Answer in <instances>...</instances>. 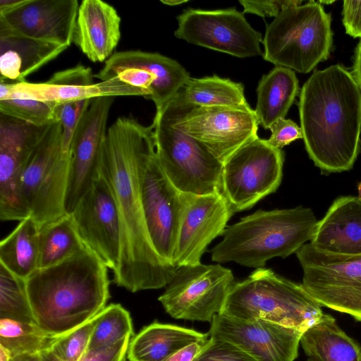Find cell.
Listing matches in <instances>:
<instances>
[{
    "instance_id": "6da1fadb",
    "label": "cell",
    "mask_w": 361,
    "mask_h": 361,
    "mask_svg": "<svg viewBox=\"0 0 361 361\" xmlns=\"http://www.w3.org/2000/svg\"><path fill=\"white\" fill-rule=\"evenodd\" d=\"M154 146L152 124L118 117L107 129L98 167L111 190L120 223L121 251L114 282L131 293L166 287L178 267L156 252L145 220L141 169Z\"/></svg>"
},
{
    "instance_id": "7a4b0ae2",
    "label": "cell",
    "mask_w": 361,
    "mask_h": 361,
    "mask_svg": "<svg viewBox=\"0 0 361 361\" xmlns=\"http://www.w3.org/2000/svg\"><path fill=\"white\" fill-rule=\"evenodd\" d=\"M298 102L302 139L321 173L348 171L361 151V90L340 64L314 70Z\"/></svg>"
},
{
    "instance_id": "3957f363",
    "label": "cell",
    "mask_w": 361,
    "mask_h": 361,
    "mask_svg": "<svg viewBox=\"0 0 361 361\" xmlns=\"http://www.w3.org/2000/svg\"><path fill=\"white\" fill-rule=\"evenodd\" d=\"M25 283L35 322L54 336L95 317L110 298L109 269L85 246L56 264L37 269Z\"/></svg>"
},
{
    "instance_id": "277c9868",
    "label": "cell",
    "mask_w": 361,
    "mask_h": 361,
    "mask_svg": "<svg viewBox=\"0 0 361 361\" xmlns=\"http://www.w3.org/2000/svg\"><path fill=\"white\" fill-rule=\"evenodd\" d=\"M318 220L310 208L258 210L226 228L211 259L263 268L274 257L295 253L313 238Z\"/></svg>"
},
{
    "instance_id": "5b68a950",
    "label": "cell",
    "mask_w": 361,
    "mask_h": 361,
    "mask_svg": "<svg viewBox=\"0 0 361 361\" xmlns=\"http://www.w3.org/2000/svg\"><path fill=\"white\" fill-rule=\"evenodd\" d=\"M322 307L302 283L263 267L234 282L220 314L263 319L304 332L323 317Z\"/></svg>"
},
{
    "instance_id": "8992f818",
    "label": "cell",
    "mask_w": 361,
    "mask_h": 361,
    "mask_svg": "<svg viewBox=\"0 0 361 361\" xmlns=\"http://www.w3.org/2000/svg\"><path fill=\"white\" fill-rule=\"evenodd\" d=\"M262 44L265 61L308 73L330 56L331 13L314 1L288 7L266 25Z\"/></svg>"
},
{
    "instance_id": "52a82bcc",
    "label": "cell",
    "mask_w": 361,
    "mask_h": 361,
    "mask_svg": "<svg viewBox=\"0 0 361 361\" xmlns=\"http://www.w3.org/2000/svg\"><path fill=\"white\" fill-rule=\"evenodd\" d=\"M152 124L159 161L180 192H221L224 163L202 143L176 126L173 99L156 111Z\"/></svg>"
},
{
    "instance_id": "ba28073f",
    "label": "cell",
    "mask_w": 361,
    "mask_h": 361,
    "mask_svg": "<svg viewBox=\"0 0 361 361\" xmlns=\"http://www.w3.org/2000/svg\"><path fill=\"white\" fill-rule=\"evenodd\" d=\"M175 125L202 143L223 163L258 137L259 121L249 104L200 107L187 103L180 92L173 99Z\"/></svg>"
},
{
    "instance_id": "9c48e42d",
    "label": "cell",
    "mask_w": 361,
    "mask_h": 361,
    "mask_svg": "<svg viewBox=\"0 0 361 361\" xmlns=\"http://www.w3.org/2000/svg\"><path fill=\"white\" fill-rule=\"evenodd\" d=\"M302 284L322 307L361 322V255L325 253L306 243L296 252Z\"/></svg>"
},
{
    "instance_id": "30bf717a",
    "label": "cell",
    "mask_w": 361,
    "mask_h": 361,
    "mask_svg": "<svg viewBox=\"0 0 361 361\" xmlns=\"http://www.w3.org/2000/svg\"><path fill=\"white\" fill-rule=\"evenodd\" d=\"M285 154L259 137L235 151L223 165L221 193L235 212L252 208L276 191Z\"/></svg>"
},
{
    "instance_id": "8fae6325",
    "label": "cell",
    "mask_w": 361,
    "mask_h": 361,
    "mask_svg": "<svg viewBox=\"0 0 361 361\" xmlns=\"http://www.w3.org/2000/svg\"><path fill=\"white\" fill-rule=\"evenodd\" d=\"M234 282L231 270L220 264L183 265L158 300L173 318L211 323L221 312Z\"/></svg>"
},
{
    "instance_id": "7c38bea8",
    "label": "cell",
    "mask_w": 361,
    "mask_h": 361,
    "mask_svg": "<svg viewBox=\"0 0 361 361\" xmlns=\"http://www.w3.org/2000/svg\"><path fill=\"white\" fill-rule=\"evenodd\" d=\"M175 36L190 44L239 58L263 56V39L235 8H188L176 17Z\"/></svg>"
},
{
    "instance_id": "4fadbf2b",
    "label": "cell",
    "mask_w": 361,
    "mask_h": 361,
    "mask_svg": "<svg viewBox=\"0 0 361 361\" xmlns=\"http://www.w3.org/2000/svg\"><path fill=\"white\" fill-rule=\"evenodd\" d=\"M140 188L145 220L152 246L163 260L175 265L174 252L183 209V193L172 184L164 171L155 146L144 159Z\"/></svg>"
},
{
    "instance_id": "5bb4252c",
    "label": "cell",
    "mask_w": 361,
    "mask_h": 361,
    "mask_svg": "<svg viewBox=\"0 0 361 361\" xmlns=\"http://www.w3.org/2000/svg\"><path fill=\"white\" fill-rule=\"evenodd\" d=\"M94 77L122 81L148 92L156 111H161L191 78L178 61L157 52L128 50L115 52Z\"/></svg>"
},
{
    "instance_id": "9a60e30c",
    "label": "cell",
    "mask_w": 361,
    "mask_h": 361,
    "mask_svg": "<svg viewBox=\"0 0 361 361\" xmlns=\"http://www.w3.org/2000/svg\"><path fill=\"white\" fill-rule=\"evenodd\" d=\"M51 124L35 126L0 113L1 221H20L30 217V214L20 200V180L27 160L46 135Z\"/></svg>"
},
{
    "instance_id": "2e32d148",
    "label": "cell",
    "mask_w": 361,
    "mask_h": 361,
    "mask_svg": "<svg viewBox=\"0 0 361 361\" xmlns=\"http://www.w3.org/2000/svg\"><path fill=\"white\" fill-rule=\"evenodd\" d=\"M91 68L82 64L58 71L44 82L8 83L1 81L0 100L13 94L19 97L54 102L56 104L99 97L142 96L145 90L134 87L118 77L94 82Z\"/></svg>"
},
{
    "instance_id": "e0dca14e",
    "label": "cell",
    "mask_w": 361,
    "mask_h": 361,
    "mask_svg": "<svg viewBox=\"0 0 361 361\" xmlns=\"http://www.w3.org/2000/svg\"><path fill=\"white\" fill-rule=\"evenodd\" d=\"M71 214L85 246L114 271L121 251L119 218L110 187L99 171Z\"/></svg>"
},
{
    "instance_id": "ac0fdd59",
    "label": "cell",
    "mask_w": 361,
    "mask_h": 361,
    "mask_svg": "<svg viewBox=\"0 0 361 361\" xmlns=\"http://www.w3.org/2000/svg\"><path fill=\"white\" fill-rule=\"evenodd\" d=\"M303 332L263 319L214 316L209 337L229 342L257 361H294Z\"/></svg>"
},
{
    "instance_id": "d6986e66",
    "label": "cell",
    "mask_w": 361,
    "mask_h": 361,
    "mask_svg": "<svg viewBox=\"0 0 361 361\" xmlns=\"http://www.w3.org/2000/svg\"><path fill=\"white\" fill-rule=\"evenodd\" d=\"M114 99H93L75 132L71 145V161L65 200L68 214L73 211L98 174L109 114Z\"/></svg>"
},
{
    "instance_id": "ffe728a7",
    "label": "cell",
    "mask_w": 361,
    "mask_h": 361,
    "mask_svg": "<svg viewBox=\"0 0 361 361\" xmlns=\"http://www.w3.org/2000/svg\"><path fill=\"white\" fill-rule=\"evenodd\" d=\"M234 212L221 192L183 193V209L174 252L176 267L201 263L209 245L221 235Z\"/></svg>"
},
{
    "instance_id": "44dd1931",
    "label": "cell",
    "mask_w": 361,
    "mask_h": 361,
    "mask_svg": "<svg viewBox=\"0 0 361 361\" xmlns=\"http://www.w3.org/2000/svg\"><path fill=\"white\" fill-rule=\"evenodd\" d=\"M79 6L78 0H23L0 18L27 37L68 47Z\"/></svg>"
},
{
    "instance_id": "7402d4cb",
    "label": "cell",
    "mask_w": 361,
    "mask_h": 361,
    "mask_svg": "<svg viewBox=\"0 0 361 361\" xmlns=\"http://www.w3.org/2000/svg\"><path fill=\"white\" fill-rule=\"evenodd\" d=\"M121 19L102 0H83L79 6L73 42L93 63L105 62L121 39Z\"/></svg>"
},
{
    "instance_id": "603a6c76",
    "label": "cell",
    "mask_w": 361,
    "mask_h": 361,
    "mask_svg": "<svg viewBox=\"0 0 361 361\" xmlns=\"http://www.w3.org/2000/svg\"><path fill=\"white\" fill-rule=\"evenodd\" d=\"M310 243L328 254L361 255V201L357 197L335 199L318 221Z\"/></svg>"
},
{
    "instance_id": "cb8c5ba5",
    "label": "cell",
    "mask_w": 361,
    "mask_h": 361,
    "mask_svg": "<svg viewBox=\"0 0 361 361\" xmlns=\"http://www.w3.org/2000/svg\"><path fill=\"white\" fill-rule=\"evenodd\" d=\"M68 47L27 37L0 18L1 81L25 82V78L56 59Z\"/></svg>"
},
{
    "instance_id": "d4e9b609",
    "label": "cell",
    "mask_w": 361,
    "mask_h": 361,
    "mask_svg": "<svg viewBox=\"0 0 361 361\" xmlns=\"http://www.w3.org/2000/svg\"><path fill=\"white\" fill-rule=\"evenodd\" d=\"M209 336L208 333L154 322L130 340L127 358L129 361H164L193 343L209 339Z\"/></svg>"
},
{
    "instance_id": "484cf974",
    "label": "cell",
    "mask_w": 361,
    "mask_h": 361,
    "mask_svg": "<svg viewBox=\"0 0 361 361\" xmlns=\"http://www.w3.org/2000/svg\"><path fill=\"white\" fill-rule=\"evenodd\" d=\"M299 93V82L295 72L276 66L259 81L255 109L259 123L270 129L279 120L285 118Z\"/></svg>"
},
{
    "instance_id": "4316f807",
    "label": "cell",
    "mask_w": 361,
    "mask_h": 361,
    "mask_svg": "<svg viewBox=\"0 0 361 361\" xmlns=\"http://www.w3.org/2000/svg\"><path fill=\"white\" fill-rule=\"evenodd\" d=\"M300 344L312 361H361V346L338 326L330 314H324L305 330Z\"/></svg>"
},
{
    "instance_id": "83f0119b",
    "label": "cell",
    "mask_w": 361,
    "mask_h": 361,
    "mask_svg": "<svg viewBox=\"0 0 361 361\" xmlns=\"http://www.w3.org/2000/svg\"><path fill=\"white\" fill-rule=\"evenodd\" d=\"M71 154L63 153L47 171L36 193L30 217L38 224L54 221L66 213L65 200L68 183Z\"/></svg>"
},
{
    "instance_id": "f1b7e54d",
    "label": "cell",
    "mask_w": 361,
    "mask_h": 361,
    "mask_svg": "<svg viewBox=\"0 0 361 361\" xmlns=\"http://www.w3.org/2000/svg\"><path fill=\"white\" fill-rule=\"evenodd\" d=\"M39 225L30 216L0 243V264L26 280L38 269Z\"/></svg>"
},
{
    "instance_id": "f546056e",
    "label": "cell",
    "mask_w": 361,
    "mask_h": 361,
    "mask_svg": "<svg viewBox=\"0 0 361 361\" xmlns=\"http://www.w3.org/2000/svg\"><path fill=\"white\" fill-rule=\"evenodd\" d=\"M61 152L62 127L60 122L56 121L51 124L27 160L20 177V200L30 215L36 193L47 171Z\"/></svg>"
},
{
    "instance_id": "4dcf8cb0",
    "label": "cell",
    "mask_w": 361,
    "mask_h": 361,
    "mask_svg": "<svg viewBox=\"0 0 361 361\" xmlns=\"http://www.w3.org/2000/svg\"><path fill=\"white\" fill-rule=\"evenodd\" d=\"M84 247L71 214L39 225L38 269L56 264Z\"/></svg>"
},
{
    "instance_id": "1f68e13d",
    "label": "cell",
    "mask_w": 361,
    "mask_h": 361,
    "mask_svg": "<svg viewBox=\"0 0 361 361\" xmlns=\"http://www.w3.org/2000/svg\"><path fill=\"white\" fill-rule=\"evenodd\" d=\"M180 92L185 101L200 107L238 106L248 104L240 82L214 75L190 78Z\"/></svg>"
},
{
    "instance_id": "d6a6232c",
    "label": "cell",
    "mask_w": 361,
    "mask_h": 361,
    "mask_svg": "<svg viewBox=\"0 0 361 361\" xmlns=\"http://www.w3.org/2000/svg\"><path fill=\"white\" fill-rule=\"evenodd\" d=\"M56 337L43 330L36 322L0 319V345L8 349L12 357L40 353L49 348Z\"/></svg>"
},
{
    "instance_id": "836d02e7",
    "label": "cell",
    "mask_w": 361,
    "mask_h": 361,
    "mask_svg": "<svg viewBox=\"0 0 361 361\" xmlns=\"http://www.w3.org/2000/svg\"><path fill=\"white\" fill-rule=\"evenodd\" d=\"M133 335L129 312L120 304H110L96 317L87 350L105 348Z\"/></svg>"
},
{
    "instance_id": "e575fe53",
    "label": "cell",
    "mask_w": 361,
    "mask_h": 361,
    "mask_svg": "<svg viewBox=\"0 0 361 361\" xmlns=\"http://www.w3.org/2000/svg\"><path fill=\"white\" fill-rule=\"evenodd\" d=\"M0 317L35 322L27 293L25 280L16 276L1 264Z\"/></svg>"
},
{
    "instance_id": "d590c367",
    "label": "cell",
    "mask_w": 361,
    "mask_h": 361,
    "mask_svg": "<svg viewBox=\"0 0 361 361\" xmlns=\"http://www.w3.org/2000/svg\"><path fill=\"white\" fill-rule=\"evenodd\" d=\"M51 102L19 97L11 94L0 100V113L35 126H47L56 121Z\"/></svg>"
},
{
    "instance_id": "8d00e7d4",
    "label": "cell",
    "mask_w": 361,
    "mask_h": 361,
    "mask_svg": "<svg viewBox=\"0 0 361 361\" xmlns=\"http://www.w3.org/2000/svg\"><path fill=\"white\" fill-rule=\"evenodd\" d=\"M96 317L76 329L57 336L49 348L63 361H79L87 351Z\"/></svg>"
},
{
    "instance_id": "74e56055",
    "label": "cell",
    "mask_w": 361,
    "mask_h": 361,
    "mask_svg": "<svg viewBox=\"0 0 361 361\" xmlns=\"http://www.w3.org/2000/svg\"><path fill=\"white\" fill-rule=\"evenodd\" d=\"M92 99H83L58 104L54 116L62 127V151L69 153L72 140L77 127L87 111Z\"/></svg>"
},
{
    "instance_id": "f35d334b",
    "label": "cell",
    "mask_w": 361,
    "mask_h": 361,
    "mask_svg": "<svg viewBox=\"0 0 361 361\" xmlns=\"http://www.w3.org/2000/svg\"><path fill=\"white\" fill-rule=\"evenodd\" d=\"M194 361H257L236 345L209 337Z\"/></svg>"
},
{
    "instance_id": "ab89813d",
    "label": "cell",
    "mask_w": 361,
    "mask_h": 361,
    "mask_svg": "<svg viewBox=\"0 0 361 361\" xmlns=\"http://www.w3.org/2000/svg\"><path fill=\"white\" fill-rule=\"evenodd\" d=\"M239 3L243 7V13H252L265 17H274L278 16L283 9L292 6L301 5V0H267V1H250L240 0Z\"/></svg>"
},
{
    "instance_id": "60d3db41",
    "label": "cell",
    "mask_w": 361,
    "mask_h": 361,
    "mask_svg": "<svg viewBox=\"0 0 361 361\" xmlns=\"http://www.w3.org/2000/svg\"><path fill=\"white\" fill-rule=\"evenodd\" d=\"M270 130L271 134L267 141L278 149H282L292 142L303 137L301 128L290 119L279 120Z\"/></svg>"
},
{
    "instance_id": "b9f144b4",
    "label": "cell",
    "mask_w": 361,
    "mask_h": 361,
    "mask_svg": "<svg viewBox=\"0 0 361 361\" xmlns=\"http://www.w3.org/2000/svg\"><path fill=\"white\" fill-rule=\"evenodd\" d=\"M131 336L97 350H87L79 361H126Z\"/></svg>"
},
{
    "instance_id": "7bdbcfd3",
    "label": "cell",
    "mask_w": 361,
    "mask_h": 361,
    "mask_svg": "<svg viewBox=\"0 0 361 361\" xmlns=\"http://www.w3.org/2000/svg\"><path fill=\"white\" fill-rule=\"evenodd\" d=\"M342 22L346 34L361 39V1H343Z\"/></svg>"
},
{
    "instance_id": "ee69618b",
    "label": "cell",
    "mask_w": 361,
    "mask_h": 361,
    "mask_svg": "<svg viewBox=\"0 0 361 361\" xmlns=\"http://www.w3.org/2000/svg\"><path fill=\"white\" fill-rule=\"evenodd\" d=\"M207 340L193 343L164 360V361H194L205 346Z\"/></svg>"
},
{
    "instance_id": "f6af8a7d",
    "label": "cell",
    "mask_w": 361,
    "mask_h": 361,
    "mask_svg": "<svg viewBox=\"0 0 361 361\" xmlns=\"http://www.w3.org/2000/svg\"><path fill=\"white\" fill-rule=\"evenodd\" d=\"M351 73L361 90V39L355 49Z\"/></svg>"
},
{
    "instance_id": "bcb514c9",
    "label": "cell",
    "mask_w": 361,
    "mask_h": 361,
    "mask_svg": "<svg viewBox=\"0 0 361 361\" xmlns=\"http://www.w3.org/2000/svg\"><path fill=\"white\" fill-rule=\"evenodd\" d=\"M10 361H41L39 353H27L13 356Z\"/></svg>"
},
{
    "instance_id": "7dc6e473",
    "label": "cell",
    "mask_w": 361,
    "mask_h": 361,
    "mask_svg": "<svg viewBox=\"0 0 361 361\" xmlns=\"http://www.w3.org/2000/svg\"><path fill=\"white\" fill-rule=\"evenodd\" d=\"M41 361H63L57 356L50 348L44 350L39 353Z\"/></svg>"
},
{
    "instance_id": "c3c4849f",
    "label": "cell",
    "mask_w": 361,
    "mask_h": 361,
    "mask_svg": "<svg viewBox=\"0 0 361 361\" xmlns=\"http://www.w3.org/2000/svg\"><path fill=\"white\" fill-rule=\"evenodd\" d=\"M12 355L9 350L0 345V361H10Z\"/></svg>"
},
{
    "instance_id": "681fc988",
    "label": "cell",
    "mask_w": 361,
    "mask_h": 361,
    "mask_svg": "<svg viewBox=\"0 0 361 361\" xmlns=\"http://www.w3.org/2000/svg\"><path fill=\"white\" fill-rule=\"evenodd\" d=\"M185 0H161V2L168 6H177L187 2Z\"/></svg>"
},
{
    "instance_id": "f907efd6",
    "label": "cell",
    "mask_w": 361,
    "mask_h": 361,
    "mask_svg": "<svg viewBox=\"0 0 361 361\" xmlns=\"http://www.w3.org/2000/svg\"><path fill=\"white\" fill-rule=\"evenodd\" d=\"M358 196L357 198L361 201V180L357 185Z\"/></svg>"
},
{
    "instance_id": "816d5d0a",
    "label": "cell",
    "mask_w": 361,
    "mask_h": 361,
    "mask_svg": "<svg viewBox=\"0 0 361 361\" xmlns=\"http://www.w3.org/2000/svg\"><path fill=\"white\" fill-rule=\"evenodd\" d=\"M307 361H312V360H311L308 359V360H307Z\"/></svg>"
}]
</instances>
